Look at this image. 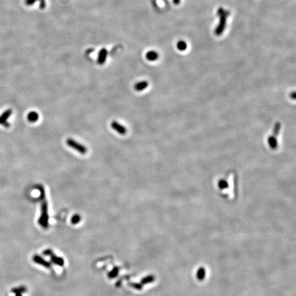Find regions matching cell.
Listing matches in <instances>:
<instances>
[{"label": "cell", "instance_id": "10", "mask_svg": "<svg viewBox=\"0 0 296 296\" xmlns=\"http://www.w3.org/2000/svg\"><path fill=\"white\" fill-rule=\"evenodd\" d=\"M12 113H13L12 109H8V110H6V111L3 112L0 117H1L2 120L7 121V120H8V119L10 117V115H12Z\"/></svg>", "mask_w": 296, "mask_h": 296}, {"label": "cell", "instance_id": "8", "mask_svg": "<svg viewBox=\"0 0 296 296\" xmlns=\"http://www.w3.org/2000/svg\"><path fill=\"white\" fill-rule=\"evenodd\" d=\"M158 58V54L155 51H150L146 54V59L150 61H155Z\"/></svg>", "mask_w": 296, "mask_h": 296}, {"label": "cell", "instance_id": "2", "mask_svg": "<svg viewBox=\"0 0 296 296\" xmlns=\"http://www.w3.org/2000/svg\"><path fill=\"white\" fill-rule=\"evenodd\" d=\"M281 124L278 123L273 127L272 134L269 135L267 139V143L270 150L275 151L279 148L280 146V134L281 132Z\"/></svg>", "mask_w": 296, "mask_h": 296}, {"label": "cell", "instance_id": "9", "mask_svg": "<svg viewBox=\"0 0 296 296\" xmlns=\"http://www.w3.org/2000/svg\"><path fill=\"white\" fill-rule=\"evenodd\" d=\"M177 48H178L179 51L185 52L187 48L186 43L185 41H179L177 43Z\"/></svg>", "mask_w": 296, "mask_h": 296}, {"label": "cell", "instance_id": "7", "mask_svg": "<svg viewBox=\"0 0 296 296\" xmlns=\"http://www.w3.org/2000/svg\"><path fill=\"white\" fill-rule=\"evenodd\" d=\"M38 118H39L38 114L34 111L30 112V113L28 115V120L31 123L37 122L38 120Z\"/></svg>", "mask_w": 296, "mask_h": 296}, {"label": "cell", "instance_id": "12", "mask_svg": "<svg viewBox=\"0 0 296 296\" xmlns=\"http://www.w3.org/2000/svg\"><path fill=\"white\" fill-rule=\"evenodd\" d=\"M226 13V11H225V10H223V8H219L218 9V11H217V14H218V15L220 17V16H221V15H222V14H225Z\"/></svg>", "mask_w": 296, "mask_h": 296}, {"label": "cell", "instance_id": "13", "mask_svg": "<svg viewBox=\"0 0 296 296\" xmlns=\"http://www.w3.org/2000/svg\"><path fill=\"white\" fill-rule=\"evenodd\" d=\"M173 2H174V3H175V4L178 5V4H179V3H180V0H173Z\"/></svg>", "mask_w": 296, "mask_h": 296}, {"label": "cell", "instance_id": "1", "mask_svg": "<svg viewBox=\"0 0 296 296\" xmlns=\"http://www.w3.org/2000/svg\"><path fill=\"white\" fill-rule=\"evenodd\" d=\"M237 175L233 173H229L222 178H219L217 184L218 191L226 196H230L237 192Z\"/></svg>", "mask_w": 296, "mask_h": 296}, {"label": "cell", "instance_id": "3", "mask_svg": "<svg viewBox=\"0 0 296 296\" xmlns=\"http://www.w3.org/2000/svg\"><path fill=\"white\" fill-rule=\"evenodd\" d=\"M67 144L69 147H71L72 149H74L75 150H76L81 154H85L86 152H87V149H86V147L84 145L80 144V143L77 142L76 140H75L74 139H68L67 140Z\"/></svg>", "mask_w": 296, "mask_h": 296}, {"label": "cell", "instance_id": "5", "mask_svg": "<svg viewBox=\"0 0 296 296\" xmlns=\"http://www.w3.org/2000/svg\"><path fill=\"white\" fill-rule=\"evenodd\" d=\"M111 127L113 128L114 130L117 131L119 134H120L121 135H125L126 132H127V129H126L124 125L120 124V123H118L117 121H113L111 123Z\"/></svg>", "mask_w": 296, "mask_h": 296}, {"label": "cell", "instance_id": "4", "mask_svg": "<svg viewBox=\"0 0 296 296\" xmlns=\"http://www.w3.org/2000/svg\"><path fill=\"white\" fill-rule=\"evenodd\" d=\"M227 13L225 14H222V15L220 16V19H219V23L218 24V26H217L215 30V33L217 36H220L222 35L223 30L226 26V21H227Z\"/></svg>", "mask_w": 296, "mask_h": 296}, {"label": "cell", "instance_id": "6", "mask_svg": "<svg viewBox=\"0 0 296 296\" xmlns=\"http://www.w3.org/2000/svg\"><path fill=\"white\" fill-rule=\"evenodd\" d=\"M149 84L147 81H141L139 82L135 85V89L137 91H142L143 90H145Z\"/></svg>", "mask_w": 296, "mask_h": 296}, {"label": "cell", "instance_id": "11", "mask_svg": "<svg viewBox=\"0 0 296 296\" xmlns=\"http://www.w3.org/2000/svg\"><path fill=\"white\" fill-rule=\"evenodd\" d=\"M0 125H3V127H5V128H8L10 127V124L7 121H5V120H2V119L0 117Z\"/></svg>", "mask_w": 296, "mask_h": 296}, {"label": "cell", "instance_id": "14", "mask_svg": "<svg viewBox=\"0 0 296 296\" xmlns=\"http://www.w3.org/2000/svg\"><path fill=\"white\" fill-rule=\"evenodd\" d=\"M17 296H21V295H19V293H18V294H17Z\"/></svg>", "mask_w": 296, "mask_h": 296}]
</instances>
